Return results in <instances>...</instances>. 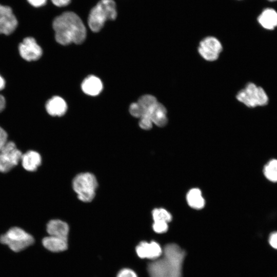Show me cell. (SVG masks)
Masks as SVG:
<instances>
[{
    "label": "cell",
    "mask_w": 277,
    "mask_h": 277,
    "mask_svg": "<svg viewBox=\"0 0 277 277\" xmlns=\"http://www.w3.org/2000/svg\"><path fill=\"white\" fill-rule=\"evenodd\" d=\"M185 251L175 244L165 246L162 255L148 265L150 277H182Z\"/></svg>",
    "instance_id": "6da1fadb"
},
{
    "label": "cell",
    "mask_w": 277,
    "mask_h": 277,
    "mask_svg": "<svg viewBox=\"0 0 277 277\" xmlns=\"http://www.w3.org/2000/svg\"><path fill=\"white\" fill-rule=\"evenodd\" d=\"M52 27L56 42L63 45L80 44L86 37V28L80 18L72 11H66L56 16Z\"/></svg>",
    "instance_id": "7a4b0ae2"
},
{
    "label": "cell",
    "mask_w": 277,
    "mask_h": 277,
    "mask_svg": "<svg viewBox=\"0 0 277 277\" xmlns=\"http://www.w3.org/2000/svg\"><path fill=\"white\" fill-rule=\"evenodd\" d=\"M117 12L114 0H100L90 10L88 17V25L94 32L100 31L108 20H115Z\"/></svg>",
    "instance_id": "3957f363"
},
{
    "label": "cell",
    "mask_w": 277,
    "mask_h": 277,
    "mask_svg": "<svg viewBox=\"0 0 277 277\" xmlns=\"http://www.w3.org/2000/svg\"><path fill=\"white\" fill-rule=\"evenodd\" d=\"M72 187L79 200L84 203H89L95 197L98 182L93 173L89 172H81L73 179Z\"/></svg>",
    "instance_id": "277c9868"
},
{
    "label": "cell",
    "mask_w": 277,
    "mask_h": 277,
    "mask_svg": "<svg viewBox=\"0 0 277 277\" xmlns=\"http://www.w3.org/2000/svg\"><path fill=\"white\" fill-rule=\"evenodd\" d=\"M237 100L248 107L264 106L269 102L268 96L261 86L251 82L247 83L236 95Z\"/></svg>",
    "instance_id": "5b68a950"
},
{
    "label": "cell",
    "mask_w": 277,
    "mask_h": 277,
    "mask_svg": "<svg viewBox=\"0 0 277 277\" xmlns=\"http://www.w3.org/2000/svg\"><path fill=\"white\" fill-rule=\"evenodd\" d=\"M0 242L7 245L11 250L19 252L32 245L34 239L23 229L14 227L0 236Z\"/></svg>",
    "instance_id": "8992f818"
},
{
    "label": "cell",
    "mask_w": 277,
    "mask_h": 277,
    "mask_svg": "<svg viewBox=\"0 0 277 277\" xmlns=\"http://www.w3.org/2000/svg\"><path fill=\"white\" fill-rule=\"evenodd\" d=\"M22 152L17 148L15 143L7 141L0 150V172L9 171L21 161Z\"/></svg>",
    "instance_id": "52a82bcc"
},
{
    "label": "cell",
    "mask_w": 277,
    "mask_h": 277,
    "mask_svg": "<svg viewBox=\"0 0 277 277\" xmlns=\"http://www.w3.org/2000/svg\"><path fill=\"white\" fill-rule=\"evenodd\" d=\"M222 50L220 42L213 36H208L200 43L198 51L202 57L208 61L217 60Z\"/></svg>",
    "instance_id": "ba28073f"
},
{
    "label": "cell",
    "mask_w": 277,
    "mask_h": 277,
    "mask_svg": "<svg viewBox=\"0 0 277 277\" xmlns=\"http://www.w3.org/2000/svg\"><path fill=\"white\" fill-rule=\"evenodd\" d=\"M18 50L22 58L27 61L37 60L42 55L41 47L32 37L25 38L19 44Z\"/></svg>",
    "instance_id": "9c48e42d"
},
{
    "label": "cell",
    "mask_w": 277,
    "mask_h": 277,
    "mask_svg": "<svg viewBox=\"0 0 277 277\" xmlns=\"http://www.w3.org/2000/svg\"><path fill=\"white\" fill-rule=\"evenodd\" d=\"M18 22L12 9L0 4V34L9 35L16 28Z\"/></svg>",
    "instance_id": "30bf717a"
},
{
    "label": "cell",
    "mask_w": 277,
    "mask_h": 277,
    "mask_svg": "<svg viewBox=\"0 0 277 277\" xmlns=\"http://www.w3.org/2000/svg\"><path fill=\"white\" fill-rule=\"evenodd\" d=\"M136 252L141 259H148L154 260L160 258L163 250L161 246L155 241L147 242L142 241L136 247Z\"/></svg>",
    "instance_id": "8fae6325"
},
{
    "label": "cell",
    "mask_w": 277,
    "mask_h": 277,
    "mask_svg": "<svg viewBox=\"0 0 277 277\" xmlns=\"http://www.w3.org/2000/svg\"><path fill=\"white\" fill-rule=\"evenodd\" d=\"M46 230L49 235L67 239L69 227L65 222L54 219L49 221L47 223Z\"/></svg>",
    "instance_id": "7c38bea8"
},
{
    "label": "cell",
    "mask_w": 277,
    "mask_h": 277,
    "mask_svg": "<svg viewBox=\"0 0 277 277\" xmlns=\"http://www.w3.org/2000/svg\"><path fill=\"white\" fill-rule=\"evenodd\" d=\"M258 21L263 28L273 30L277 27V11L271 8H265L259 15Z\"/></svg>",
    "instance_id": "4fadbf2b"
},
{
    "label": "cell",
    "mask_w": 277,
    "mask_h": 277,
    "mask_svg": "<svg viewBox=\"0 0 277 277\" xmlns=\"http://www.w3.org/2000/svg\"><path fill=\"white\" fill-rule=\"evenodd\" d=\"M21 161L23 168L28 171H34L41 165L42 157L39 153L29 150L22 154Z\"/></svg>",
    "instance_id": "5bb4252c"
},
{
    "label": "cell",
    "mask_w": 277,
    "mask_h": 277,
    "mask_svg": "<svg viewBox=\"0 0 277 277\" xmlns=\"http://www.w3.org/2000/svg\"><path fill=\"white\" fill-rule=\"evenodd\" d=\"M46 109L50 115L61 116L66 113L67 106L65 101L62 97L55 96L47 102Z\"/></svg>",
    "instance_id": "9a60e30c"
},
{
    "label": "cell",
    "mask_w": 277,
    "mask_h": 277,
    "mask_svg": "<svg viewBox=\"0 0 277 277\" xmlns=\"http://www.w3.org/2000/svg\"><path fill=\"white\" fill-rule=\"evenodd\" d=\"M42 244L45 248L52 252H61L68 247L67 239L49 235L42 240Z\"/></svg>",
    "instance_id": "2e32d148"
},
{
    "label": "cell",
    "mask_w": 277,
    "mask_h": 277,
    "mask_svg": "<svg viewBox=\"0 0 277 277\" xmlns=\"http://www.w3.org/2000/svg\"><path fill=\"white\" fill-rule=\"evenodd\" d=\"M82 89L86 94L95 96L102 91L103 84L98 77L90 75L86 77L83 82Z\"/></svg>",
    "instance_id": "e0dca14e"
},
{
    "label": "cell",
    "mask_w": 277,
    "mask_h": 277,
    "mask_svg": "<svg viewBox=\"0 0 277 277\" xmlns=\"http://www.w3.org/2000/svg\"><path fill=\"white\" fill-rule=\"evenodd\" d=\"M150 118L153 124L159 127H164L168 122L167 110L165 106L157 102L150 114Z\"/></svg>",
    "instance_id": "ac0fdd59"
},
{
    "label": "cell",
    "mask_w": 277,
    "mask_h": 277,
    "mask_svg": "<svg viewBox=\"0 0 277 277\" xmlns=\"http://www.w3.org/2000/svg\"><path fill=\"white\" fill-rule=\"evenodd\" d=\"M186 200L189 206L195 209H201L205 204L202 192L198 188L190 189L187 194Z\"/></svg>",
    "instance_id": "d6986e66"
},
{
    "label": "cell",
    "mask_w": 277,
    "mask_h": 277,
    "mask_svg": "<svg viewBox=\"0 0 277 277\" xmlns=\"http://www.w3.org/2000/svg\"><path fill=\"white\" fill-rule=\"evenodd\" d=\"M262 173L269 182L277 183V159L272 158L263 165Z\"/></svg>",
    "instance_id": "ffe728a7"
},
{
    "label": "cell",
    "mask_w": 277,
    "mask_h": 277,
    "mask_svg": "<svg viewBox=\"0 0 277 277\" xmlns=\"http://www.w3.org/2000/svg\"><path fill=\"white\" fill-rule=\"evenodd\" d=\"M153 221H164L170 222L172 219L171 214L166 209L160 208H155L152 211Z\"/></svg>",
    "instance_id": "44dd1931"
},
{
    "label": "cell",
    "mask_w": 277,
    "mask_h": 277,
    "mask_svg": "<svg viewBox=\"0 0 277 277\" xmlns=\"http://www.w3.org/2000/svg\"><path fill=\"white\" fill-rule=\"evenodd\" d=\"M152 228L154 232L157 233L166 232L168 229V223L164 221H154Z\"/></svg>",
    "instance_id": "7402d4cb"
},
{
    "label": "cell",
    "mask_w": 277,
    "mask_h": 277,
    "mask_svg": "<svg viewBox=\"0 0 277 277\" xmlns=\"http://www.w3.org/2000/svg\"><path fill=\"white\" fill-rule=\"evenodd\" d=\"M116 277H137V275L132 269L124 268L118 272Z\"/></svg>",
    "instance_id": "603a6c76"
},
{
    "label": "cell",
    "mask_w": 277,
    "mask_h": 277,
    "mask_svg": "<svg viewBox=\"0 0 277 277\" xmlns=\"http://www.w3.org/2000/svg\"><path fill=\"white\" fill-rule=\"evenodd\" d=\"M268 242L271 247L277 250V231H272L269 234Z\"/></svg>",
    "instance_id": "cb8c5ba5"
},
{
    "label": "cell",
    "mask_w": 277,
    "mask_h": 277,
    "mask_svg": "<svg viewBox=\"0 0 277 277\" xmlns=\"http://www.w3.org/2000/svg\"><path fill=\"white\" fill-rule=\"evenodd\" d=\"M139 126L144 130H149L152 127L153 123L150 119L142 118H140Z\"/></svg>",
    "instance_id": "d4e9b609"
},
{
    "label": "cell",
    "mask_w": 277,
    "mask_h": 277,
    "mask_svg": "<svg viewBox=\"0 0 277 277\" xmlns=\"http://www.w3.org/2000/svg\"><path fill=\"white\" fill-rule=\"evenodd\" d=\"M7 132L0 127V150L7 142Z\"/></svg>",
    "instance_id": "484cf974"
},
{
    "label": "cell",
    "mask_w": 277,
    "mask_h": 277,
    "mask_svg": "<svg viewBox=\"0 0 277 277\" xmlns=\"http://www.w3.org/2000/svg\"><path fill=\"white\" fill-rule=\"evenodd\" d=\"M28 2L32 6L35 7H40L44 6L47 0H27Z\"/></svg>",
    "instance_id": "4316f807"
},
{
    "label": "cell",
    "mask_w": 277,
    "mask_h": 277,
    "mask_svg": "<svg viewBox=\"0 0 277 277\" xmlns=\"http://www.w3.org/2000/svg\"><path fill=\"white\" fill-rule=\"evenodd\" d=\"M53 4L57 7H65L68 5L71 0H51Z\"/></svg>",
    "instance_id": "83f0119b"
},
{
    "label": "cell",
    "mask_w": 277,
    "mask_h": 277,
    "mask_svg": "<svg viewBox=\"0 0 277 277\" xmlns=\"http://www.w3.org/2000/svg\"><path fill=\"white\" fill-rule=\"evenodd\" d=\"M5 104L6 102L4 97L2 95L0 94V112L4 109Z\"/></svg>",
    "instance_id": "f1b7e54d"
},
{
    "label": "cell",
    "mask_w": 277,
    "mask_h": 277,
    "mask_svg": "<svg viewBox=\"0 0 277 277\" xmlns=\"http://www.w3.org/2000/svg\"><path fill=\"white\" fill-rule=\"evenodd\" d=\"M5 82L4 79L0 75V90L5 88Z\"/></svg>",
    "instance_id": "f546056e"
},
{
    "label": "cell",
    "mask_w": 277,
    "mask_h": 277,
    "mask_svg": "<svg viewBox=\"0 0 277 277\" xmlns=\"http://www.w3.org/2000/svg\"><path fill=\"white\" fill-rule=\"evenodd\" d=\"M270 2H275V1H276L277 0H268Z\"/></svg>",
    "instance_id": "4dcf8cb0"
}]
</instances>
